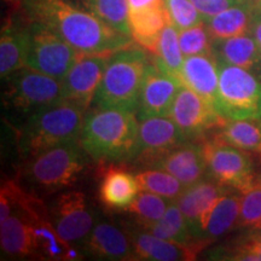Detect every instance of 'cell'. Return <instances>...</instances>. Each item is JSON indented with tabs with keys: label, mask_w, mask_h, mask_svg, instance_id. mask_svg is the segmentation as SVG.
Listing matches in <instances>:
<instances>
[{
	"label": "cell",
	"mask_w": 261,
	"mask_h": 261,
	"mask_svg": "<svg viewBox=\"0 0 261 261\" xmlns=\"http://www.w3.org/2000/svg\"><path fill=\"white\" fill-rule=\"evenodd\" d=\"M207 177L221 187L240 192L247 191L256 182L255 165L249 151L208 137L202 140Z\"/></svg>",
	"instance_id": "obj_7"
},
{
	"label": "cell",
	"mask_w": 261,
	"mask_h": 261,
	"mask_svg": "<svg viewBox=\"0 0 261 261\" xmlns=\"http://www.w3.org/2000/svg\"><path fill=\"white\" fill-rule=\"evenodd\" d=\"M4 80V104L18 114L29 116L63 99L61 80L29 67L22 68Z\"/></svg>",
	"instance_id": "obj_8"
},
{
	"label": "cell",
	"mask_w": 261,
	"mask_h": 261,
	"mask_svg": "<svg viewBox=\"0 0 261 261\" xmlns=\"http://www.w3.org/2000/svg\"><path fill=\"white\" fill-rule=\"evenodd\" d=\"M152 61L161 69L180 80L181 68L184 64V54L179 42L178 29L173 24L168 23L161 33L158 48L152 55Z\"/></svg>",
	"instance_id": "obj_28"
},
{
	"label": "cell",
	"mask_w": 261,
	"mask_h": 261,
	"mask_svg": "<svg viewBox=\"0 0 261 261\" xmlns=\"http://www.w3.org/2000/svg\"><path fill=\"white\" fill-rule=\"evenodd\" d=\"M169 117L180 127L189 140L208 138L226 121L214 106L184 85L175 97Z\"/></svg>",
	"instance_id": "obj_10"
},
{
	"label": "cell",
	"mask_w": 261,
	"mask_h": 261,
	"mask_svg": "<svg viewBox=\"0 0 261 261\" xmlns=\"http://www.w3.org/2000/svg\"><path fill=\"white\" fill-rule=\"evenodd\" d=\"M187 136L169 116H155L139 123L138 143L133 161L149 167L156 159L188 142Z\"/></svg>",
	"instance_id": "obj_14"
},
{
	"label": "cell",
	"mask_w": 261,
	"mask_h": 261,
	"mask_svg": "<svg viewBox=\"0 0 261 261\" xmlns=\"http://www.w3.org/2000/svg\"><path fill=\"white\" fill-rule=\"evenodd\" d=\"M80 52L46 25L29 19L27 67L63 80Z\"/></svg>",
	"instance_id": "obj_9"
},
{
	"label": "cell",
	"mask_w": 261,
	"mask_h": 261,
	"mask_svg": "<svg viewBox=\"0 0 261 261\" xmlns=\"http://www.w3.org/2000/svg\"><path fill=\"white\" fill-rule=\"evenodd\" d=\"M29 47V19L21 6L6 17L0 35V75L4 80L16 71L27 67Z\"/></svg>",
	"instance_id": "obj_16"
},
{
	"label": "cell",
	"mask_w": 261,
	"mask_h": 261,
	"mask_svg": "<svg viewBox=\"0 0 261 261\" xmlns=\"http://www.w3.org/2000/svg\"><path fill=\"white\" fill-rule=\"evenodd\" d=\"M129 11H140V10L158 8L163 5V0H127Z\"/></svg>",
	"instance_id": "obj_39"
},
{
	"label": "cell",
	"mask_w": 261,
	"mask_h": 261,
	"mask_svg": "<svg viewBox=\"0 0 261 261\" xmlns=\"http://www.w3.org/2000/svg\"><path fill=\"white\" fill-rule=\"evenodd\" d=\"M140 191H148L174 201L185 187L174 175L156 168H148L136 174Z\"/></svg>",
	"instance_id": "obj_32"
},
{
	"label": "cell",
	"mask_w": 261,
	"mask_h": 261,
	"mask_svg": "<svg viewBox=\"0 0 261 261\" xmlns=\"http://www.w3.org/2000/svg\"><path fill=\"white\" fill-rule=\"evenodd\" d=\"M259 162H260V171L256 174V184L261 185V154H259Z\"/></svg>",
	"instance_id": "obj_40"
},
{
	"label": "cell",
	"mask_w": 261,
	"mask_h": 261,
	"mask_svg": "<svg viewBox=\"0 0 261 261\" xmlns=\"http://www.w3.org/2000/svg\"><path fill=\"white\" fill-rule=\"evenodd\" d=\"M86 155L77 140L54 146L28 159L24 177L32 185L47 192L70 188L87 167Z\"/></svg>",
	"instance_id": "obj_5"
},
{
	"label": "cell",
	"mask_w": 261,
	"mask_h": 261,
	"mask_svg": "<svg viewBox=\"0 0 261 261\" xmlns=\"http://www.w3.org/2000/svg\"><path fill=\"white\" fill-rule=\"evenodd\" d=\"M254 8V0H249L204 19L212 39H226L249 34Z\"/></svg>",
	"instance_id": "obj_25"
},
{
	"label": "cell",
	"mask_w": 261,
	"mask_h": 261,
	"mask_svg": "<svg viewBox=\"0 0 261 261\" xmlns=\"http://www.w3.org/2000/svg\"><path fill=\"white\" fill-rule=\"evenodd\" d=\"M169 203H171V200L168 198L152 194V192L140 191L127 208V211L140 227L148 230L151 225L161 219L167 211Z\"/></svg>",
	"instance_id": "obj_31"
},
{
	"label": "cell",
	"mask_w": 261,
	"mask_h": 261,
	"mask_svg": "<svg viewBox=\"0 0 261 261\" xmlns=\"http://www.w3.org/2000/svg\"><path fill=\"white\" fill-rule=\"evenodd\" d=\"M127 233L133 247V259L151 261H182L194 260L201 249L211 242L205 240L196 241L191 244H180L162 240L143 228H133Z\"/></svg>",
	"instance_id": "obj_17"
},
{
	"label": "cell",
	"mask_w": 261,
	"mask_h": 261,
	"mask_svg": "<svg viewBox=\"0 0 261 261\" xmlns=\"http://www.w3.org/2000/svg\"><path fill=\"white\" fill-rule=\"evenodd\" d=\"M246 231L261 230V185L256 184L242 192L238 226Z\"/></svg>",
	"instance_id": "obj_34"
},
{
	"label": "cell",
	"mask_w": 261,
	"mask_h": 261,
	"mask_svg": "<svg viewBox=\"0 0 261 261\" xmlns=\"http://www.w3.org/2000/svg\"><path fill=\"white\" fill-rule=\"evenodd\" d=\"M226 190L208 177L185 188L174 200L195 240H203L212 212Z\"/></svg>",
	"instance_id": "obj_13"
},
{
	"label": "cell",
	"mask_w": 261,
	"mask_h": 261,
	"mask_svg": "<svg viewBox=\"0 0 261 261\" xmlns=\"http://www.w3.org/2000/svg\"><path fill=\"white\" fill-rule=\"evenodd\" d=\"M0 244L4 255L23 259L37 257L32 220L22 213H12L0 223Z\"/></svg>",
	"instance_id": "obj_23"
},
{
	"label": "cell",
	"mask_w": 261,
	"mask_h": 261,
	"mask_svg": "<svg viewBox=\"0 0 261 261\" xmlns=\"http://www.w3.org/2000/svg\"><path fill=\"white\" fill-rule=\"evenodd\" d=\"M180 81L215 108L219 86V64L212 55L185 57Z\"/></svg>",
	"instance_id": "obj_21"
},
{
	"label": "cell",
	"mask_w": 261,
	"mask_h": 261,
	"mask_svg": "<svg viewBox=\"0 0 261 261\" xmlns=\"http://www.w3.org/2000/svg\"><path fill=\"white\" fill-rule=\"evenodd\" d=\"M57 233L69 244L84 242L96 225V215L86 195L81 191L58 194L48 205Z\"/></svg>",
	"instance_id": "obj_11"
},
{
	"label": "cell",
	"mask_w": 261,
	"mask_h": 261,
	"mask_svg": "<svg viewBox=\"0 0 261 261\" xmlns=\"http://www.w3.org/2000/svg\"><path fill=\"white\" fill-rule=\"evenodd\" d=\"M210 137L259 155L261 154V119L226 120Z\"/></svg>",
	"instance_id": "obj_26"
},
{
	"label": "cell",
	"mask_w": 261,
	"mask_h": 261,
	"mask_svg": "<svg viewBox=\"0 0 261 261\" xmlns=\"http://www.w3.org/2000/svg\"><path fill=\"white\" fill-rule=\"evenodd\" d=\"M28 19L46 25L80 54L112 55L133 44L130 35L104 23L73 0H22Z\"/></svg>",
	"instance_id": "obj_1"
},
{
	"label": "cell",
	"mask_w": 261,
	"mask_h": 261,
	"mask_svg": "<svg viewBox=\"0 0 261 261\" xmlns=\"http://www.w3.org/2000/svg\"><path fill=\"white\" fill-rule=\"evenodd\" d=\"M163 6L167 11L169 23L179 32L204 22L203 16L191 0H163Z\"/></svg>",
	"instance_id": "obj_33"
},
{
	"label": "cell",
	"mask_w": 261,
	"mask_h": 261,
	"mask_svg": "<svg viewBox=\"0 0 261 261\" xmlns=\"http://www.w3.org/2000/svg\"><path fill=\"white\" fill-rule=\"evenodd\" d=\"M204 19L213 17L231 6L243 4L249 0H191Z\"/></svg>",
	"instance_id": "obj_37"
},
{
	"label": "cell",
	"mask_w": 261,
	"mask_h": 261,
	"mask_svg": "<svg viewBox=\"0 0 261 261\" xmlns=\"http://www.w3.org/2000/svg\"><path fill=\"white\" fill-rule=\"evenodd\" d=\"M182 86L178 77L151 61L143 83L136 115L139 121L155 116H169L175 97Z\"/></svg>",
	"instance_id": "obj_15"
},
{
	"label": "cell",
	"mask_w": 261,
	"mask_h": 261,
	"mask_svg": "<svg viewBox=\"0 0 261 261\" xmlns=\"http://www.w3.org/2000/svg\"><path fill=\"white\" fill-rule=\"evenodd\" d=\"M112 55L80 54L77 61L62 80L63 99L89 110Z\"/></svg>",
	"instance_id": "obj_12"
},
{
	"label": "cell",
	"mask_w": 261,
	"mask_h": 261,
	"mask_svg": "<svg viewBox=\"0 0 261 261\" xmlns=\"http://www.w3.org/2000/svg\"><path fill=\"white\" fill-rule=\"evenodd\" d=\"M86 254L103 260H135L133 247L127 231L115 225L100 221L94 225L89 236L84 240Z\"/></svg>",
	"instance_id": "obj_19"
},
{
	"label": "cell",
	"mask_w": 261,
	"mask_h": 261,
	"mask_svg": "<svg viewBox=\"0 0 261 261\" xmlns=\"http://www.w3.org/2000/svg\"><path fill=\"white\" fill-rule=\"evenodd\" d=\"M149 168L161 169L174 175L185 188L190 187L207 175L202 140H188L156 159Z\"/></svg>",
	"instance_id": "obj_18"
},
{
	"label": "cell",
	"mask_w": 261,
	"mask_h": 261,
	"mask_svg": "<svg viewBox=\"0 0 261 261\" xmlns=\"http://www.w3.org/2000/svg\"><path fill=\"white\" fill-rule=\"evenodd\" d=\"M212 56L218 63L236 65L252 71L261 80V52L250 33L226 39H213Z\"/></svg>",
	"instance_id": "obj_20"
},
{
	"label": "cell",
	"mask_w": 261,
	"mask_h": 261,
	"mask_svg": "<svg viewBox=\"0 0 261 261\" xmlns=\"http://www.w3.org/2000/svg\"><path fill=\"white\" fill-rule=\"evenodd\" d=\"M254 4H255L257 9L261 10V0H254Z\"/></svg>",
	"instance_id": "obj_42"
},
{
	"label": "cell",
	"mask_w": 261,
	"mask_h": 261,
	"mask_svg": "<svg viewBox=\"0 0 261 261\" xmlns=\"http://www.w3.org/2000/svg\"><path fill=\"white\" fill-rule=\"evenodd\" d=\"M146 51L132 44L114 52L94 96V108L136 113L146 70L152 61Z\"/></svg>",
	"instance_id": "obj_4"
},
{
	"label": "cell",
	"mask_w": 261,
	"mask_h": 261,
	"mask_svg": "<svg viewBox=\"0 0 261 261\" xmlns=\"http://www.w3.org/2000/svg\"><path fill=\"white\" fill-rule=\"evenodd\" d=\"M146 231L154 233L155 236L162 238V240L180 244H191L196 241H200L192 237L187 220L175 201L168 204L167 211L161 219L151 225Z\"/></svg>",
	"instance_id": "obj_29"
},
{
	"label": "cell",
	"mask_w": 261,
	"mask_h": 261,
	"mask_svg": "<svg viewBox=\"0 0 261 261\" xmlns=\"http://www.w3.org/2000/svg\"><path fill=\"white\" fill-rule=\"evenodd\" d=\"M135 112L94 108L85 117L80 143L99 162L133 161L139 123Z\"/></svg>",
	"instance_id": "obj_2"
},
{
	"label": "cell",
	"mask_w": 261,
	"mask_h": 261,
	"mask_svg": "<svg viewBox=\"0 0 261 261\" xmlns=\"http://www.w3.org/2000/svg\"><path fill=\"white\" fill-rule=\"evenodd\" d=\"M242 192L227 189L215 204L203 240L212 242L238 226Z\"/></svg>",
	"instance_id": "obj_27"
},
{
	"label": "cell",
	"mask_w": 261,
	"mask_h": 261,
	"mask_svg": "<svg viewBox=\"0 0 261 261\" xmlns=\"http://www.w3.org/2000/svg\"><path fill=\"white\" fill-rule=\"evenodd\" d=\"M218 259L261 261V230L247 231L232 246L225 249Z\"/></svg>",
	"instance_id": "obj_35"
},
{
	"label": "cell",
	"mask_w": 261,
	"mask_h": 261,
	"mask_svg": "<svg viewBox=\"0 0 261 261\" xmlns=\"http://www.w3.org/2000/svg\"><path fill=\"white\" fill-rule=\"evenodd\" d=\"M168 23L169 18L163 5L140 11H129L130 37L139 46L152 55L158 48L161 33Z\"/></svg>",
	"instance_id": "obj_24"
},
{
	"label": "cell",
	"mask_w": 261,
	"mask_h": 261,
	"mask_svg": "<svg viewBox=\"0 0 261 261\" xmlns=\"http://www.w3.org/2000/svg\"><path fill=\"white\" fill-rule=\"evenodd\" d=\"M81 6L116 31L130 35L127 0H77Z\"/></svg>",
	"instance_id": "obj_30"
},
{
	"label": "cell",
	"mask_w": 261,
	"mask_h": 261,
	"mask_svg": "<svg viewBox=\"0 0 261 261\" xmlns=\"http://www.w3.org/2000/svg\"><path fill=\"white\" fill-rule=\"evenodd\" d=\"M218 64L217 112L226 120L261 119V80L244 68Z\"/></svg>",
	"instance_id": "obj_6"
},
{
	"label": "cell",
	"mask_w": 261,
	"mask_h": 261,
	"mask_svg": "<svg viewBox=\"0 0 261 261\" xmlns=\"http://www.w3.org/2000/svg\"><path fill=\"white\" fill-rule=\"evenodd\" d=\"M87 110L61 99L29 115L18 130V150L32 158L64 143L79 140Z\"/></svg>",
	"instance_id": "obj_3"
},
{
	"label": "cell",
	"mask_w": 261,
	"mask_h": 261,
	"mask_svg": "<svg viewBox=\"0 0 261 261\" xmlns=\"http://www.w3.org/2000/svg\"><path fill=\"white\" fill-rule=\"evenodd\" d=\"M179 42L184 56L212 55V39L207 25L203 23L179 32Z\"/></svg>",
	"instance_id": "obj_36"
},
{
	"label": "cell",
	"mask_w": 261,
	"mask_h": 261,
	"mask_svg": "<svg viewBox=\"0 0 261 261\" xmlns=\"http://www.w3.org/2000/svg\"><path fill=\"white\" fill-rule=\"evenodd\" d=\"M250 34H252L253 38L255 39L257 46H259V50L261 52V10L257 9L256 6L254 8V12H253Z\"/></svg>",
	"instance_id": "obj_38"
},
{
	"label": "cell",
	"mask_w": 261,
	"mask_h": 261,
	"mask_svg": "<svg viewBox=\"0 0 261 261\" xmlns=\"http://www.w3.org/2000/svg\"><path fill=\"white\" fill-rule=\"evenodd\" d=\"M5 2L10 3V4H14V5H19L21 4L22 0H5Z\"/></svg>",
	"instance_id": "obj_41"
},
{
	"label": "cell",
	"mask_w": 261,
	"mask_h": 261,
	"mask_svg": "<svg viewBox=\"0 0 261 261\" xmlns=\"http://www.w3.org/2000/svg\"><path fill=\"white\" fill-rule=\"evenodd\" d=\"M139 185L136 175L125 168L110 166L103 171L98 195L99 200L110 210H127L138 195Z\"/></svg>",
	"instance_id": "obj_22"
}]
</instances>
